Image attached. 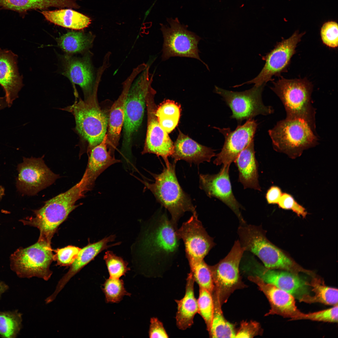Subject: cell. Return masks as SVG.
Returning <instances> with one entry per match:
<instances>
[{"label": "cell", "instance_id": "obj_1", "mask_svg": "<svg viewBox=\"0 0 338 338\" xmlns=\"http://www.w3.org/2000/svg\"><path fill=\"white\" fill-rule=\"evenodd\" d=\"M177 227L165 213L140 222V229L131 247L132 264L147 267L170 264L177 255Z\"/></svg>", "mask_w": 338, "mask_h": 338}, {"label": "cell", "instance_id": "obj_2", "mask_svg": "<svg viewBox=\"0 0 338 338\" xmlns=\"http://www.w3.org/2000/svg\"><path fill=\"white\" fill-rule=\"evenodd\" d=\"M88 191L84 178L65 192L46 201L40 208L34 211V216L21 221L25 225L37 228L40 231L39 240L51 243L59 226L77 207L76 201Z\"/></svg>", "mask_w": 338, "mask_h": 338}, {"label": "cell", "instance_id": "obj_3", "mask_svg": "<svg viewBox=\"0 0 338 338\" xmlns=\"http://www.w3.org/2000/svg\"><path fill=\"white\" fill-rule=\"evenodd\" d=\"M273 84L271 89L282 102L286 118L304 121L315 133L316 110L311 99L312 83L306 78L287 79L281 77Z\"/></svg>", "mask_w": 338, "mask_h": 338}, {"label": "cell", "instance_id": "obj_4", "mask_svg": "<svg viewBox=\"0 0 338 338\" xmlns=\"http://www.w3.org/2000/svg\"><path fill=\"white\" fill-rule=\"evenodd\" d=\"M175 164L174 162H169L166 164L161 173L153 174L154 182L144 183L157 201L168 211L171 221L177 226L179 219L185 212L193 213L196 212L190 198L179 184L176 174Z\"/></svg>", "mask_w": 338, "mask_h": 338}, {"label": "cell", "instance_id": "obj_5", "mask_svg": "<svg viewBox=\"0 0 338 338\" xmlns=\"http://www.w3.org/2000/svg\"><path fill=\"white\" fill-rule=\"evenodd\" d=\"M97 88L95 87L84 100L80 98L72 105L61 109L73 115L75 130L81 138L88 143L90 151L102 141L108 126V119L97 100Z\"/></svg>", "mask_w": 338, "mask_h": 338}, {"label": "cell", "instance_id": "obj_6", "mask_svg": "<svg viewBox=\"0 0 338 338\" xmlns=\"http://www.w3.org/2000/svg\"><path fill=\"white\" fill-rule=\"evenodd\" d=\"M239 241L245 251L257 256L266 268L298 274L308 271L299 267L280 250L269 242L260 226L241 224L238 228Z\"/></svg>", "mask_w": 338, "mask_h": 338}, {"label": "cell", "instance_id": "obj_7", "mask_svg": "<svg viewBox=\"0 0 338 338\" xmlns=\"http://www.w3.org/2000/svg\"><path fill=\"white\" fill-rule=\"evenodd\" d=\"M274 150L294 159L318 144V138L308 125L300 119L286 118L268 131Z\"/></svg>", "mask_w": 338, "mask_h": 338}, {"label": "cell", "instance_id": "obj_8", "mask_svg": "<svg viewBox=\"0 0 338 338\" xmlns=\"http://www.w3.org/2000/svg\"><path fill=\"white\" fill-rule=\"evenodd\" d=\"M149 66L142 64L133 70L130 75V83L126 99L123 124L125 138L130 140L133 133L142 123L147 96L152 88L153 75L149 72Z\"/></svg>", "mask_w": 338, "mask_h": 338}, {"label": "cell", "instance_id": "obj_9", "mask_svg": "<svg viewBox=\"0 0 338 338\" xmlns=\"http://www.w3.org/2000/svg\"><path fill=\"white\" fill-rule=\"evenodd\" d=\"M51 244L38 240L34 244L18 249L10 258L11 267L19 277H36L48 280L53 272L50 269L53 254Z\"/></svg>", "mask_w": 338, "mask_h": 338}, {"label": "cell", "instance_id": "obj_10", "mask_svg": "<svg viewBox=\"0 0 338 338\" xmlns=\"http://www.w3.org/2000/svg\"><path fill=\"white\" fill-rule=\"evenodd\" d=\"M241 260L242 268L245 272L287 292L299 300L304 296L310 294L309 283L301 278L298 274L267 268L253 256H245L244 254Z\"/></svg>", "mask_w": 338, "mask_h": 338}, {"label": "cell", "instance_id": "obj_11", "mask_svg": "<svg viewBox=\"0 0 338 338\" xmlns=\"http://www.w3.org/2000/svg\"><path fill=\"white\" fill-rule=\"evenodd\" d=\"M167 21L169 26L160 24L164 40L162 60L175 56L193 58L201 61L208 69L199 56L198 44L201 38L188 30L187 26L182 24L177 18H167Z\"/></svg>", "mask_w": 338, "mask_h": 338}, {"label": "cell", "instance_id": "obj_12", "mask_svg": "<svg viewBox=\"0 0 338 338\" xmlns=\"http://www.w3.org/2000/svg\"><path fill=\"white\" fill-rule=\"evenodd\" d=\"M264 86L254 85L242 92L228 90L216 86L214 90L223 97L231 109V117L240 122L259 115H267L274 112L272 107L265 106L262 102V93Z\"/></svg>", "mask_w": 338, "mask_h": 338}, {"label": "cell", "instance_id": "obj_13", "mask_svg": "<svg viewBox=\"0 0 338 338\" xmlns=\"http://www.w3.org/2000/svg\"><path fill=\"white\" fill-rule=\"evenodd\" d=\"M305 32L299 33L297 30L292 36L277 44L274 48L266 55L262 56L265 64L259 74L244 84H254V85H264L268 81L273 80V76H280L282 73L287 70L291 59L296 53V48Z\"/></svg>", "mask_w": 338, "mask_h": 338}, {"label": "cell", "instance_id": "obj_14", "mask_svg": "<svg viewBox=\"0 0 338 338\" xmlns=\"http://www.w3.org/2000/svg\"><path fill=\"white\" fill-rule=\"evenodd\" d=\"M41 157L23 158L18 165V189L28 195H34L53 183L59 176L53 172Z\"/></svg>", "mask_w": 338, "mask_h": 338}, {"label": "cell", "instance_id": "obj_15", "mask_svg": "<svg viewBox=\"0 0 338 338\" xmlns=\"http://www.w3.org/2000/svg\"><path fill=\"white\" fill-rule=\"evenodd\" d=\"M176 233L184 242L189 263L203 260L215 245L198 219L196 212L183 223Z\"/></svg>", "mask_w": 338, "mask_h": 338}, {"label": "cell", "instance_id": "obj_16", "mask_svg": "<svg viewBox=\"0 0 338 338\" xmlns=\"http://www.w3.org/2000/svg\"><path fill=\"white\" fill-rule=\"evenodd\" d=\"M156 91L151 89L146 98L147 127L144 146L142 153H152L161 156L166 164L169 162L168 157L174 152V145L167 133L160 125L156 115V109L154 100Z\"/></svg>", "mask_w": 338, "mask_h": 338}, {"label": "cell", "instance_id": "obj_17", "mask_svg": "<svg viewBox=\"0 0 338 338\" xmlns=\"http://www.w3.org/2000/svg\"><path fill=\"white\" fill-rule=\"evenodd\" d=\"M258 124L249 119L242 125L232 131L230 128H216L225 137L221 151L216 155L213 163L216 165H230L234 162L239 153L253 140Z\"/></svg>", "mask_w": 338, "mask_h": 338}, {"label": "cell", "instance_id": "obj_18", "mask_svg": "<svg viewBox=\"0 0 338 338\" xmlns=\"http://www.w3.org/2000/svg\"><path fill=\"white\" fill-rule=\"evenodd\" d=\"M230 165H223L220 171L214 174L200 175V187L210 197L218 199L236 214L241 224L245 223L240 211L241 205L233 193L229 176Z\"/></svg>", "mask_w": 338, "mask_h": 338}, {"label": "cell", "instance_id": "obj_19", "mask_svg": "<svg viewBox=\"0 0 338 338\" xmlns=\"http://www.w3.org/2000/svg\"><path fill=\"white\" fill-rule=\"evenodd\" d=\"M245 251L239 240L236 241L226 257L213 266L209 265L214 289L219 294L235 285L239 279V266Z\"/></svg>", "mask_w": 338, "mask_h": 338}, {"label": "cell", "instance_id": "obj_20", "mask_svg": "<svg viewBox=\"0 0 338 338\" xmlns=\"http://www.w3.org/2000/svg\"><path fill=\"white\" fill-rule=\"evenodd\" d=\"M63 74L73 83L79 85L86 96L91 94L98 84L104 71L103 66L96 77L90 55L81 58L65 56L64 60Z\"/></svg>", "mask_w": 338, "mask_h": 338}, {"label": "cell", "instance_id": "obj_21", "mask_svg": "<svg viewBox=\"0 0 338 338\" xmlns=\"http://www.w3.org/2000/svg\"><path fill=\"white\" fill-rule=\"evenodd\" d=\"M250 280L258 286L270 303L271 309L268 315L276 314L290 320H298L302 312L297 307L294 297L287 292L270 284L266 283L255 276L250 275Z\"/></svg>", "mask_w": 338, "mask_h": 338}, {"label": "cell", "instance_id": "obj_22", "mask_svg": "<svg viewBox=\"0 0 338 338\" xmlns=\"http://www.w3.org/2000/svg\"><path fill=\"white\" fill-rule=\"evenodd\" d=\"M18 58L11 50L0 48V85L4 91L8 107L18 98L23 86V76L18 72Z\"/></svg>", "mask_w": 338, "mask_h": 338}, {"label": "cell", "instance_id": "obj_23", "mask_svg": "<svg viewBox=\"0 0 338 338\" xmlns=\"http://www.w3.org/2000/svg\"><path fill=\"white\" fill-rule=\"evenodd\" d=\"M116 238L115 235H111L97 242L89 243L81 248L68 271L59 281L54 292L48 297V300L52 302L69 280L101 252L110 247L120 245L121 243L120 242L108 244L109 243L114 241Z\"/></svg>", "mask_w": 338, "mask_h": 338}, {"label": "cell", "instance_id": "obj_24", "mask_svg": "<svg viewBox=\"0 0 338 338\" xmlns=\"http://www.w3.org/2000/svg\"><path fill=\"white\" fill-rule=\"evenodd\" d=\"M174 145L171 156L176 163L179 160H183L190 164H199L204 161L210 162L216 155L214 150L198 143L180 130Z\"/></svg>", "mask_w": 338, "mask_h": 338}, {"label": "cell", "instance_id": "obj_25", "mask_svg": "<svg viewBox=\"0 0 338 338\" xmlns=\"http://www.w3.org/2000/svg\"><path fill=\"white\" fill-rule=\"evenodd\" d=\"M107 135H105L102 141L90 151L87 168L84 174L89 190L94 186L98 176L111 165L120 162L112 155L111 150H108Z\"/></svg>", "mask_w": 338, "mask_h": 338}, {"label": "cell", "instance_id": "obj_26", "mask_svg": "<svg viewBox=\"0 0 338 338\" xmlns=\"http://www.w3.org/2000/svg\"><path fill=\"white\" fill-rule=\"evenodd\" d=\"M239 172L238 181L244 189L261 191L259 181L258 163L255 156L253 140L239 153L234 162Z\"/></svg>", "mask_w": 338, "mask_h": 338}, {"label": "cell", "instance_id": "obj_27", "mask_svg": "<svg viewBox=\"0 0 338 338\" xmlns=\"http://www.w3.org/2000/svg\"><path fill=\"white\" fill-rule=\"evenodd\" d=\"M194 282L193 277L189 273L186 279L184 296L180 300H175L177 305L176 323L181 330L190 328L193 324L195 315L198 313L197 300L194 292Z\"/></svg>", "mask_w": 338, "mask_h": 338}, {"label": "cell", "instance_id": "obj_28", "mask_svg": "<svg viewBox=\"0 0 338 338\" xmlns=\"http://www.w3.org/2000/svg\"><path fill=\"white\" fill-rule=\"evenodd\" d=\"M130 83V79L129 77L123 82L122 92L110 109L107 134L109 143H111L115 147L117 145L123 125L125 104Z\"/></svg>", "mask_w": 338, "mask_h": 338}, {"label": "cell", "instance_id": "obj_29", "mask_svg": "<svg viewBox=\"0 0 338 338\" xmlns=\"http://www.w3.org/2000/svg\"><path fill=\"white\" fill-rule=\"evenodd\" d=\"M41 13L49 22L73 29H83L87 27L91 23L89 17L71 9L43 10Z\"/></svg>", "mask_w": 338, "mask_h": 338}, {"label": "cell", "instance_id": "obj_30", "mask_svg": "<svg viewBox=\"0 0 338 338\" xmlns=\"http://www.w3.org/2000/svg\"><path fill=\"white\" fill-rule=\"evenodd\" d=\"M95 36L90 32L71 31L57 38L58 45L69 54L81 53L88 50L93 45Z\"/></svg>", "mask_w": 338, "mask_h": 338}, {"label": "cell", "instance_id": "obj_31", "mask_svg": "<svg viewBox=\"0 0 338 338\" xmlns=\"http://www.w3.org/2000/svg\"><path fill=\"white\" fill-rule=\"evenodd\" d=\"M310 286L314 293L313 295H306L300 300L307 303H319L326 305H338V289L326 285L324 281L316 276L312 277Z\"/></svg>", "mask_w": 338, "mask_h": 338}, {"label": "cell", "instance_id": "obj_32", "mask_svg": "<svg viewBox=\"0 0 338 338\" xmlns=\"http://www.w3.org/2000/svg\"><path fill=\"white\" fill-rule=\"evenodd\" d=\"M214 303V311L211 326L209 332L212 338H235L233 325L224 318L222 313L219 293L215 291L212 295Z\"/></svg>", "mask_w": 338, "mask_h": 338}, {"label": "cell", "instance_id": "obj_33", "mask_svg": "<svg viewBox=\"0 0 338 338\" xmlns=\"http://www.w3.org/2000/svg\"><path fill=\"white\" fill-rule=\"evenodd\" d=\"M180 114V105L170 100H166L161 103L156 111V115L160 125L168 134L177 126Z\"/></svg>", "mask_w": 338, "mask_h": 338}, {"label": "cell", "instance_id": "obj_34", "mask_svg": "<svg viewBox=\"0 0 338 338\" xmlns=\"http://www.w3.org/2000/svg\"><path fill=\"white\" fill-rule=\"evenodd\" d=\"M62 0H0V6L19 13L31 9H44L51 7L59 8Z\"/></svg>", "mask_w": 338, "mask_h": 338}, {"label": "cell", "instance_id": "obj_35", "mask_svg": "<svg viewBox=\"0 0 338 338\" xmlns=\"http://www.w3.org/2000/svg\"><path fill=\"white\" fill-rule=\"evenodd\" d=\"M21 314L17 310L0 311V336L3 338H15L22 327Z\"/></svg>", "mask_w": 338, "mask_h": 338}, {"label": "cell", "instance_id": "obj_36", "mask_svg": "<svg viewBox=\"0 0 338 338\" xmlns=\"http://www.w3.org/2000/svg\"><path fill=\"white\" fill-rule=\"evenodd\" d=\"M190 273L199 287L204 288L212 294L214 286L209 265L204 260L189 263Z\"/></svg>", "mask_w": 338, "mask_h": 338}, {"label": "cell", "instance_id": "obj_37", "mask_svg": "<svg viewBox=\"0 0 338 338\" xmlns=\"http://www.w3.org/2000/svg\"><path fill=\"white\" fill-rule=\"evenodd\" d=\"M102 289L105 295V302L108 303H119L125 296H130L131 294L126 290L123 280L120 279H106Z\"/></svg>", "mask_w": 338, "mask_h": 338}, {"label": "cell", "instance_id": "obj_38", "mask_svg": "<svg viewBox=\"0 0 338 338\" xmlns=\"http://www.w3.org/2000/svg\"><path fill=\"white\" fill-rule=\"evenodd\" d=\"M198 313L203 319L209 332L214 311V303L212 294L206 289L199 287V294L197 300Z\"/></svg>", "mask_w": 338, "mask_h": 338}, {"label": "cell", "instance_id": "obj_39", "mask_svg": "<svg viewBox=\"0 0 338 338\" xmlns=\"http://www.w3.org/2000/svg\"><path fill=\"white\" fill-rule=\"evenodd\" d=\"M103 259L107 267L110 278L120 279L130 269L128 263L122 258L117 255L111 251H106Z\"/></svg>", "mask_w": 338, "mask_h": 338}, {"label": "cell", "instance_id": "obj_40", "mask_svg": "<svg viewBox=\"0 0 338 338\" xmlns=\"http://www.w3.org/2000/svg\"><path fill=\"white\" fill-rule=\"evenodd\" d=\"M308 320L330 323L338 322V305L326 310L308 314L302 313L298 320Z\"/></svg>", "mask_w": 338, "mask_h": 338}, {"label": "cell", "instance_id": "obj_41", "mask_svg": "<svg viewBox=\"0 0 338 338\" xmlns=\"http://www.w3.org/2000/svg\"><path fill=\"white\" fill-rule=\"evenodd\" d=\"M81 248L69 245L54 250L55 254L53 259L57 262V265L61 266L71 265L77 258Z\"/></svg>", "mask_w": 338, "mask_h": 338}, {"label": "cell", "instance_id": "obj_42", "mask_svg": "<svg viewBox=\"0 0 338 338\" xmlns=\"http://www.w3.org/2000/svg\"><path fill=\"white\" fill-rule=\"evenodd\" d=\"M320 32L323 44L330 48L337 47L338 27L337 22L334 21L325 22L321 27Z\"/></svg>", "mask_w": 338, "mask_h": 338}, {"label": "cell", "instance_id": "obj_43", "mask_svg": "<svg viewBox=\"0 0 338 338\" xmlns=\"http://www.w3.org/2000/svg\"><path fill=\"white\" fill-rule=\"evenodd\" d=\"M279 207L286 210H290L298 216L305 217L307 214L305 208L299 204L290 194L283 193L278 204Z\"/></svg>", "mask_w": 338, "mask_h": 338}, {"label": "cell", "instance_id": "obj_44", "mask_svg": "<svg viewBox=\"0 0 338 338\" xmlns=\"http://www.w3.org/2000/svg\"><path fill=\"white\" fill-rule=\"evenodd\" d=\"M149 330V336L150 338H168L162 323L157 318H151L150 321Z\"/></svg>", "mask_w": 338, "mask_h": 338}, {"label": "cell", "instance_id": "obj_45", "mask_svg": "<svg viewBox=\"0 0 338 338\" xmlns=\"http://www.w3.org/2000/svg\"><path fill=\"white\" fill-rule=\"evenodd\" d=\"M257 323L253 322H244L242 323L241 328L237 333L235 338H251L255 335L258 330Z\"/></svg>", "mask_w": 338, "mask_h": 338}, {"label": "cell", "instance_id": "obj_46", "mask_svg": "<svg viewBox=\"0 0 338 338\" xmlns=\"http://www.w3.org/2000/svg\"><path fill=\"white\" fill-rule=\"evenodd\" d=\"M282 192L279 187L273 186L267 190L265 195L266 200L269 204H277Z\"/></svg>", "mask_w": 338, "mask_h": 338}, {"label": "cell", "instance_id": "obj_47", "mask_svg": "<svg viewBox=\"0 0 338 338\" xmlns=\"http://www.w3.org/2000/svg\"><path fill=\"white\" fill-rule=\"evenodd\" d=\"M8 289V285L3 282L0 280V298L2 294Z\"/></svg>", "mask_w": 338, "mask_h": 338}, {"label": "cell", "instance_id": "obj_48", "mask_svg": "<svg viewBox=\"0 0 338 338\" xmlns=\"http://www.w3.org/2000/svg\"><path fill=\"white\" fill-rule=\"evenodd\" d=\"M8 107L5 97L0 96V110Z\"/></svg>", "mask_w": 338, "mask_h": 338}, {"label": "cell", "instance_id": "obj_49", "mask_svg": "<svg viewBox=\"0 0 338 338\" xmlns=\"http://www.w3.org/2000/svg\"><path fill=\"white\" fill-rule=\"evenodd\" d=\"M4 188L2 186H0V200L2 199L4 195Z\"/></svg>", "mask_w": 338, "mask_h": 338}]
</instances>
